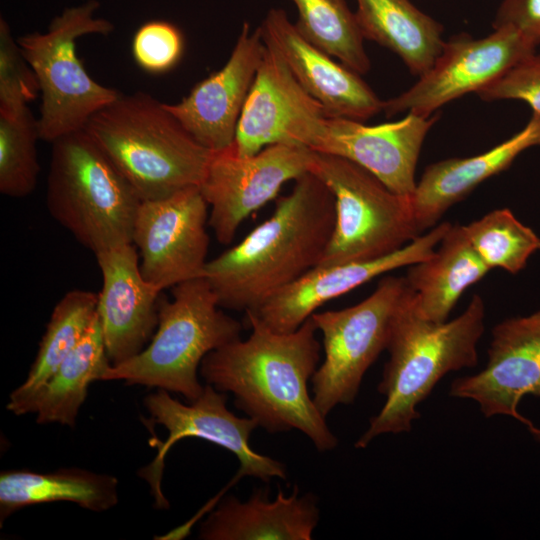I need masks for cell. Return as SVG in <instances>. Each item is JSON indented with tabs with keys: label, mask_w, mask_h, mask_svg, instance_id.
<instances>
[{
	"label": "cell",
	"mask_w": 540,
	"mask_h": 540,
	"mask_svg": "<svg viewBox=\"0 0 540 540\" xmlns=\"http://www.w3.org/2000/svg\"><path fill=\"white\" fill-rule=\"evenodd\" d=\"M450 395L478 403L486 417L506 415L526 426L518 411L525 395L540 398V320L532 315L498 323L492 330L486 367L455 379Z\"/></svg>",
	"instance_id": "cell-16"
},
{
	"label": "cell",
	"mask_w": 540,
	"mask_h": 540,
	"mask_svg": "<svg viewBox=\"0 0 540 540\" xmlns=\"http://www.w3.org/2000/svg\"><path fill=\"white\" fill-rule=\"evenodd\" d=\"M477 95L484 101H523L540 114V54H528Z\"/></svg>",
	"instance_id": "cell-33"
},
{
	"label": "cell",
	"mask_w": 540,
	"mask_h": 540,
	"mask_svg": "<svg viewBox=\"0 0 540 540\" xmlns=\"http://www.w3.org/2000/svg\"><path fill=\"white\" fill-rule=\"evenodd\" d=\"M494 28L511 26L540 44V0H503L494 19Z\"/></svg>",
	"instance_id": "cell-34"
},
{
	"label": "cell",
	"mask_w": 540,
	"mask_h": 540,
	"mask_svg": "<svg viewBox=\"0 0 540 540\" xmlns=\"http://www.w3.org/2000/svg\"><path fill=\"white\" fill-rule=\"evenodd\" d=\"M97 0L66 8L54 17L44 33L17 38L40 87L38 119L40 139H56L84 129L90 117L121 94L96 82L76 54V40L88 34L108 35L114 25L95 16Z\"/></svg>",
	"instance_id": "cell-7"
},
{
	"label": "cell",
	"mask_w": 540,
	"mask_h": 540,
	"mask_svg": "<svg viewBox=\"0 0 540 540\" xmlns=\"http://www.w3.org/2000/svg\"><path fill=\"white\" fill-rule=\"evenodd\" d=\"M325 117L322 106L300 85L277 50L265 43L234 146L243 156L276 143L306 147Z\"/></svg>",
	"instance_id": "cell-15"
},
{
	"label": "cell",
	"mask_w": 540,
	"mask_h": 540,
	"mask_svg": "<svg viewBox=\"0 0 540 540\" xmlns=\"http://www.w3.org/2000/svg\"><path fill=\"white\" fill-rule=\"evenodd\" d=\"M294 182L268 219L207 262L203 277L220 307L255 311L319 264L334 228L335 200L309 171Z\"/></svg>",
	"instance_id": "cell-2"
},
{
	"label": "cell",
	"mask_w": 540,
	"mask_h": 540,
	"mask_svg": "<svg viewBox=\"0 0 540 540\" xmlns=\"http://www.w3.org/2000/svg\"><path fill=\"white\" fill-rule=\"evenodd\" d=\"M141 201L84 129L52 142L46 194L48 211L94 254L132 243Z\"/></svg>",
	"instance_id": "cell-6"
},
{
	"label": "cell",
	"mask_w": 540,
	"mask_h": 540,
	"mask_svg": "<svg viewBox=\"0 0 540 540\" xmlns=\"http://www.w3.org/2000/svg\"><path fill=\"white\" fill-rule=\"evenodd\" d=\"M38 119L29 107L14 113L0 112V192L22 198L37 185L40 165Z\"/></svg>",
	"instance_id": "cell-30"
},
{
	"label": "cell",
	"mask_w": 540,
	"mask_h": 540,
	"mask_svg": "<svg viewBox=\"0 0 540 540\" xmlns=\"http://www.w3.org/2000/svg\"><path fill=\"white\" fill-rule=\"evenodd\" d=\"M226 402V393L210 384H206L201 395L188 405L173 399L163 389L145 398V406L154 422L164 426L168 432L154 461L140 472L151 485L157 507H168L161 490L166 454L177 441L186 437L200 438L232 452L240 463L237 480L243 476L256 477L264 482L274 477L287 479L286 466L282 462L259 454L250 447V435L259 427L257 421L236 416L228 410Z\"/></svg>",
	"instance_id": "cell-10"
},
{
	"label": "cell",
	"mask_w": 540,
	"mask_h": 540,
	"mask_svg": "<svg viewBox=\"0 0 540 540\" xmlns=\"http://www.w3.org/2000/svg\"><path fill=\"white\" fill-rule=\"evenodd\" d=\"M537 44L511 26L474 39L467 34L444 43L431 68L400 95L383 101L387 116L414 113L431 116L443 105L470 92H478L502 76Z\"/></svg>",
	"instance_id": "cell-12"
},
{
	"label": "cell",
	"mask_w": 540,
	"mask_h": 540,
	"mask_svg": "<svg viewBox=\"0 0 540 540\" xmlns=\"http://www.w3.org/2000/svg\"><path fill=\"white\" fill-rule=\"evenodd\" d=\"M251 334L208 353L200 374L206 384L234 395V405L269 433L297 429L320 452L338 444L325 417L308 391V381L317 370L321 345L317 328L308 318L288 333L267 327L251 312H245Z\"/></svg>",
	"instance_id": "cell-1"
},
{
	"label": "cell",
	"mask_w": 540,
	"mask_h": 540,
	"mask_svg": "<svg viewBox=\"0 0 540 540\" xmlns=\"http://www.w3.org/2000/svg\"><path fill=\"white\" fill-rule=\"evenodd\" d=\"M184 48L181 31L165 20H151L141 25L132 39V56L137 65L153 74L172 69Z\"/></svg>",
	"instance_id": "cell-32"
},
{
	"label": "cell",
	"mask_w": 540,
	"mask_h": 540,
	"mask_svg": "<svg viewBox=\"0 0 540 540\" xmlns=\"http://www.w3.org/2000/svg\"><path fill=\"white\" fill-rule=\"evenodd\" d=\"M309 172L335 200L334 228L317 266L377 259L421 235L411 196L390 190L360 165L313 151Z\"/></svg>",
	"instance_id": "cell-8"
},
{
	"label": "cell",
	"mask_w": 540,
	"mask_h": 540,
	"mask_svg": "<svg viewBox=\"0 0 540 540\" xmlns=\"http://www.w3.org/2000/svg\"><path fill=\"white\" fill-rule=\"evenodd\" d=\"M310 149L294 144H271L251 156L240 155L234 143L212 151L199 186L210 207L208 225L216 239L229 244L250 214L275 199L281 187L309 171Z\"/></svg>",
	"instance_id": "cell-11"
},
{
	"label": "cell",
	"mask_w": 540,
	"mask_h": 540,
	"mask_svg": "<svg viewBox=\"0 0 540 540\" xmlns=\"http://www.w3.org/2000/svg\"><path fill=\"white\" fill-rule=\"evenodd\" d=\"M171 292V299H160L158 325L149 345L111 365L101 381L163 389L181 394L189 403L201 395L204 386L197 371L204 357L239 339L242 325L221 310L204 277L180 283Z\"/></svg>",
	"instance_id": "cell-5"
},
{
	"label": "cell",
	"mask_w": 540,
	"mask_h": 540,
	"mask_svg": "<svg viewBox=\"0 0 540 540\" xmlns=\"http://www.w3.org/2000/svg\"><path fill=\"white\" fill-rule=\"evenodd\" d=\"M98 294L75 289L55 305L26 377L9 397L7 409L26 414L31 399L84 337L97 315Z\"/></svg>",
	"instance_id": "cell-27"
},
{
	"label": "cell",
	"mask_w": 540,
	"mask_h": 540,
	"mask_svg": "<svg viewBox=\"0 0 540 540\" xmlns=\"http://www.w3.org/2000/svg\"><path fill=\"white\" fill-rule=\"evenodd\" d=\"M364 39L398 55L415 76L426 73L444 46L443 26L410 0H356Z\"/></svg>",
	"instance_id": "cell-24"
},
{
	"label": "cell",
	"mask_w": 540,
	"mask_h": 540,
	"mask_svg": "<svg viewBox=\"0 0 540 540\" xmlns=\"http://www.w3.org/2000/svg\"><path fill=\"white\" fill-rule=\"evenodd\" d=\"M208 207L199 187L141 201L132 243L145 280L163 291L203 277L208 262Z\"/></svg>",
	"instance_id": "cell-13"
},
{
	"label": "cell",
	"mask_w": 540,
	"mask_h": 540,
	"mask_svg": "<svg viewBox=\"0 0 540 540\" xmlns=\"http://www.w3.org/2000/svg\"><path fill=\"white\" fill-rule=\"evenodd\" d=\"M436 224L397 251L369 261L316 266L288 285L255 311L270 329L288 333L298 329L319 307L392 270L429 257L450 228Z\"/></svg>",
	"instance_id": "cell-17"
},
{
	"label": "cell",
	"mask_w": 540,
	"mask_h": 540,
	"mask_svg": "<svg viewBox=\"0 0 540 540\" xmlns=\"http://www.w3.org/2000/svg\"><path fill=\"white\" fill-rule=\"evenodd\" d=\"M475 251L490 268L511 274L520 272L530 256L540 249V238L506 208L493 210L464 225Z\"/></svg>",
	"instance_id": "cell-29"
},
{
	"label": "cell",
	"mask_w": 540,
	"mask_h": 540,
	"mask_svg": "<svg viewBox=\"0 0 540 540\" xmlns=\"http://www.w3.org/2000/svg\"><path fill=\"white\" fill-rule=\"evenodd\" d=\"M84 130L141 200L199 187L212 156L165 103L141 91L121 94L94 113Z\"/></svg>",
	"instance_id": "cell-4"
},
{
	"label": "cell",
	"mask_w": 540,
	"mask_h": 540,
	"mask_svg": "<svg viewBox=\"0 0 540 540\" xmlns=\"http://www.w3.org/2000/svg\"><path fill=\"white\" fill-rule=\"evenodd\" d=\"M533 316L540 320V311L534 313Z\"/></svg>",
	"instance_id": "cell-36"
},
{
	"label": "cell",
	"mask_w": 540,
	"mask_h": 540,
	"mask_svg": "<svg viewBox=\"0 0 540 540\" xmlns=\"http://www.w3.org/2000/svg\"><path fill=\"white\" fill-rule=\"evenodd\" d=\"M409 267L405 278L416 307L423 317L436 323L447 321L466 289L491 270L459 224H451L429 257Z\"/></svg>",
	"instance_id": "cell-23"
},
{
	"label": "cell",
	"mask_w": 540,
	"mask_h": 540,
	"mask_svg": "<svg viewBox=\"0 0 540 540\" xmlns=\"http://www.w3.org/2000/svg\"><path fill=\"white\" fill-rule=\"evenodd\" d=\"M40 93L37 76L23 55L7 21L0 19V112L14 113Z\"/></svg>",
	"instance_id": "cell-31"
},
{
	"label": "cell",
	"mask_w": 540,
	"mask_h": 540,
	"mask_svg": "<svg viewBox=\"0 0 540 540\" xmlns=\"http://www.w3.org/2000/svg\"><path fill=\"white\" fill-rule=\"evenodd\" d=\"M110 366L96 315L78 345L31 399L26 413H36L39 424L58 423L73 427L89 385L101 380Z\"/></svg>",
	"instance_id": "cell-26"
},
{
	"label": "cell",
	"mask_w": 540,
	"mask_h": 540,
	"mask_svg": "<svg viewBox=\"0 0 540 540\" xmlns=\"http://www.w3.org/2000/svg\"><path fill=\"white\" fill-rule=\"evenodd\" d=\"M298 11L295 23L313 45L358 73L370 69L355 12L345 0H290Z\"/></svg>",
	"instance_id": "cell-28"
},
{
	"label": "cell",
	"mask_w": 540,
	"mask_h": 540,
	"mask_svg": "<svg viewBox=\"0 0 540 540\" xmlns=\"http://www.w3.org/2000/svg\"><path fill=\"white\" fill-rule=\"evenodd\" d=\"M485 306L480 295L451 321L436 323L423 317L409 293L399 307L386 350L389 358L378 384L386 397L380 412L356 441L365 448L379 435L409 432L419 418L417 406L448 372L477 364V343L484 332Z\"/></svg>",
	"instance_id": "cell-3"
},
{
	"label": "cell",
	"mask_w": 540,
	"mask_h": 540,
	"mask_svg": "<svg viewBox=\"0 0 540 540\" xmlns=\"http://www.w3.org/2000/svg\"><path fill=\"white\" fill-rule=\"evenodd\" d=\"M269 489H255L241 502L233 495L220 501L200 526L204 540H310L320 510L312 493L299 495V489L286 496L279 487L273 501Z\"/></svg>",
	"instance_id": "cell-21"
},
{
	"label": "cell",
	"mask_w": 540,
	"mask_h": 540,
	"mask_svg": "<svg viewBox=\"0 0 540 540\" xmlns=\"http://www.w3.org/2000/svg\"><path fill=\"white\" fill-rule=\"evenodd\" d=\"M258 28L326 117L363 122L383 110V101L360 75L309 42L283 9L271 8Z\"/></svg>",
	"instance_id": "cell-20"
},
{
	"label": "cell",
	"mask_w": 540,
	"mask_h": 540,
	"mask_svg": "<svg viewBox=\"0 0 540 540\" xmlns=\"http://www.w3.org/2000/svg\"><path fill=\"white\" fill-rule=\"evenodd\" d=\"M56 501H69L90 511L104 512L118 503V480L111 475L79 468L51 473L1 472V523L23 507Z\"/></svg>",
	"instance_id": "cell-25"
},
{
	"label": "cell",
	"mask_w": 540,
	"mask_h": 540,
	"mask_svg": "<svg viewBox=\"0 0 540 540\" xmlns=\"http://www.w3.org/2000/svg\"><path fill=\"white\" fill-rule=\"evenodd\" d=\"M409 291L405 277L386 276L361 302L311 315L324 348V360L311 378L312 398L325 418L337 405L355 400L365 372L387 348Z\"/></svg>",
	"instance_id": "cell-9"
},
{
	"label": "cell",
	"mask_w": 540,
	"mask_h": 540,
	"mask_svg": "<svg viewBox=\"0 0 540 540\" xmlns=\"http://www.w3.org/2000/svg\"><path fill=\"white\" fill-rule=\"evenodd\" d=\"M265 43L259 28L243 23L232 53L217 72L197 83L175 104L165 103L185 130L210 151L231 146L261 63Z\"/></svg>",
	"instance_id": "cell-18"
},
{
	"label": "cell",
	"mask_w": 540,
	"mask_h": 540,
	"mask_svg": "<svg viewBox=\"0 0 540 540\" xmlns=\"http://www.w3.org/2000/svg\"><path fill=\"white\" fill-rule=\"evenodd\" d=\"M102 274L99 318L111 365L140 353L156 331L162 290L144 279L133 243L95 254Z\"/></svg>",
	"instance_id": "cell-19"
},
{
	"label": "cell",
	"mask_w": 540,
	"mask_h": 540,
	"mask_svg": "<svg viewBox=\"0 0 540 540\" xmlns=\"http://www.w3.org/2000/svg\"><path fill=\"white\" fill-rule=\"evenodd\" d=\"M437 119V115L407 113L398 121L369 126L348 118L325 117L306 147L350 160L390 190L411 196L423 142Z\"/></svg>",
	"instance_id": "cell-14"
},
{
	"label": "cell",
	"mask_w": 540,
	"mask_h": 540,
	"mask_svg": "<svg viewBox=\"0 0 540 540\" xmlns=\"http://www.w3.org/2000/svg\"><path fill=\"white\" fill-rule=\"evenodd\" d=\"M527 427H528V430H529L530 434L535 439V441L540 443V427H537V426L533 425V423L531 425L527 426Z\"/></svg>",
	"instance_id": "cell-35"
},
{
	"label": "cell",
	"mask_w": 540,
	"mask_h": 540,
	"mask_svg": "<svg viewBox=\"0 0 540 540\" xmlns=\"http://www.w3.org/2000/svg\"><path fill=\"white\" fill-rule=\"evenodd\" d=\"M540 145V114L523 129L476 156L448 158L426 167L411 195L419 231L425 232L479 184L506 170L525 150Z\"/></svg>",
	"instance_id": "cell-22"
}]
</instances>
